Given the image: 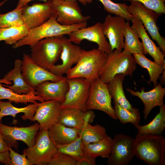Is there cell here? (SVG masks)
<instances>
[{
  "label": "cell",
  "mask_w": 165,
  "mask_h": 165,
  "mask_svg": "<svg viewBox=\"0 0 165 165\" xmlns=\"http://www.w3.org/2000/svg\"><path fill=\"white\" fill-rule=\"evenodd\" d=\"M137 64L132 54L124 50L114 49L108 54L106 61L98 74L100 79L108 83L116 74H122L132 76L137 68Z\"/></svg>",
  "instance_id": "4"
},
{
  "label": "cell",
  "mask_w": 165,
  "mask_h": 165,
  "mask_svg": "<svg viewBox=\"0 0 165 165\" xmlns=\"http://www.w3.org/2000/svg\"><path fill=\"white\" fill-rule=\"evenodd\" d=\"M69 39L72 42L80 44L84 40L96 43L98 49L108 53L112 51L111 46L103 32L102 23L98 22L94 25L79 29L68 35Z\"/></svg>",
  "instance_id": "14"
},
{
  "label": "cell",
  "mask_w": 165,
  "mask_h": 165,
  "mask_svg": "<svg viewBox=\"0 0 165 165\" xmlns=\"http://www.w3.org/2000/svg\"><path fill=\"white\" fill-rule=\"evenodd\" d=\"M9 151V146L5 141L2 134L0 132V152H5Z\"/></svg>",
  "instance_id": "44"
},
{
  "label": "cell",
  "mask_w": 165,
  "mask_h": 165,
  "mask_svg": "<svg viewBox=\"0 0 165 165\" xmlns=\"http://www.w3.org/2000/svg\"><path fill=\"white\" fill-rule=\"evenodd\" d=\"M134 150L135 156L149 165H165V138L162 134L138 133Z\"/></svg>",
  "instance_id": "1"
},
{
  "label": "cell",
  "mask_w": 165,
  "mask_h": 165,
  "mask_svg": "<svg viewBox=\"0 0 165 165\" xmlns=\"http://www.w3.org/2000/svg\"><path fill=\"white\" fill-rule=\"evenodd\" d=\"M102 4L104 9L107 12L123 17L127 21H131L134 16L129 12L128 6L125 3H115L111 0H98ZM87 3L93 0H86Z\"/></svg>",
  "instance_id": "34"
},
{
  "label": "cell",
  "mask_w": 165,
  "mask_h": 165,
  "mask_svg": "<svg viewBox=\"0 0 165 165\" xmlns=\"http://www.w3.org/2000/svg\"><path fill=\"white\" fill-rule=\"evenodd\" d=\"M29 29L25 24L19 27L0 28V41L13 45L26 36Z\"/></svg>",
  "instance_id": "33"
},
{
  "label": "cell",
  "mask_w": 165,
  "mask_h": 165,
  "mask_svg": "<svg viewBox=\"0 0 165 165\" xmlns=\"http://www.w3.org/2000/svg\"><path fill=\"white\" fill-rule=\"evenodd\" d=\"M0 162L5 165H12L9 157V151L0 152Z\"/></svg>",
  "instance_id": "42"
},
{
  "label": "cell",
  "mask_w": 165,
  "mask_h": 165,
  "mask_svg": "<svg viewBox=\"0 0 165 165\" xmlns=\"http://www.w3.org/2000/svg\"><path fill=\"white\" fill-rule=\"evenodd\" d=\"M79 132L83 145L97 142L103 138L107 134L104 127L98 124L92 125L90 123L85 124Z\"/></svg>",
  "instance_id": "32"
},
{
  "label": "cell",
  "mask_w": 165,
  "mask_h": 165,
  "mask_svg": "<svg viewBox=\"0 0 165 165\" xmlns=\"http://www.w3.org/2000/svg\"><path fill=\"white\" fill-rule=\"evenodd\" d=\"M22 61L21 69L24 79L28 86L35 89L43 82L58 81L66 78L56 75L38 65L28 54L24 53Z\"/></svg>",
  "instance_id": "10"
},
{
  "label": "cell",
  "mask_w": 165,
  "mask_h": 165,
  "mask_svg": "<svg viewBox=\"0 0 165 165\" xmlns=\"http://www.w3.org/2000/svg\"><path fill=\"white\" fill-rule=\"evenodd\" d=\"M96 159L85 154L81 159L77 161L76 165H95Z\"/></svg>",
  "instance_id": "41"
},
{
  "label": "cell",
  "mask_w": 165,
  "mask_h": 165,
  "mask_svg": "<svg viewBox=\"0 0 165 165\" xmlns=\"http://www.w3.org/2000/svg\"><path fill=\"white\" fill-rule=\"evenodd\" d=\"M161 77L160 79V82L161 83V84L165 85V69H164V71L162 74Z\"/></svg>",
  "instance_id": "46"
},
{
  "label": "cell",
  "mask_w": 165,
  "mask_h": 165,
  "mask_svg": "<svg viewBox=\"0 0 165 165\" xmlns=\"http://www.w3.org/2000/svg\"><path fill=\"white\" fill-rule=\"evenodd\" d=\"M68 89L64 101L61 103V109L68 108L87 110L86 104L88 97L91 82L80 77L67 79Z\"/></svg>",
  "instance_id": "9"
},
{
  "label": "cell",
  "mask_w": 165,
  "mask_h": 165,
  "mask_svg": "<svg viewBox=\"0 0 165 165\" xmlns=\"http://www.w3.org/2000/svg\"><path fill=\"white\" fill-rule=\"evenodd\" d=\"M124 37L125 39L123 50L132 54H144L142 43L139 41L137 34L131 28L128 21L126 23Z\"/></svg>",
  "instance_id": "31"
},
{
  "label": "cell",
  "mask_w": 165,
  "mask_h": 165,
  "mask_svg": "<svg viewBox=\"0 0 165 165\" xmlns=\"http://www.w3.org/2000/svg\"><path fill=\"white\" fill-rule=\"evenodd\" d=\"M12 102L10 101L4 102L0 100V122H2V118L5 116H11L14 118L16 114L20 113H24L21 116L23 120H29L31 121L39 104L33 103L25 107L19 108L13 106Z\"/></svg>",
  "instance_id": "25"
},
{
  "label": "cell",
  "mask_w": 165,
  "mask_h": 165,
  "mask_svg": "<svg viewBox=\"0 0 165 165\" xmlns=\"http://www.w3.org/2000/svg\"><path fill=\"white\" fill-rule=\"evenodd\" d=\"M127 90L131 95L138 97L143 102L144 118L145 120L154 108L157 106L160 107L164 104L163 99L165 95V88L162 87L160 83L152 90L148 92L145 91L144 87L141 89L140 92L135 91L129 88Z\"/></svg>",
  "instance_id": "21"
},
{
  "label": "cell",
  "mask_w": 165,
  "mask_h": 165,
  "mask_svg": "<svg viewBox=\"0 0 165 165\" xmlns=\"http://www.w3.org/2000/svg\"><path fill=\"white\" fill-rule=\"evenodd\" d=\"M7 0H4L2 2H0V7L7 1Z\"/></svg>",
  "instance_id": "48"
},
{
  "label": "cell",
  "mask_w": 165,
  "mask_h": 165,
  "mask_svg": "<svg viewBox=\"0 0 165 165\" xmlns=\"http://www.w3.org/2000/svg\"><path fill=\"white\" fill-rule=\"evenodd\" d=\"M40 128L38 123L26 127H11L3 124L0 122V132L8 146L17 148V140L24 142L28 146H32L35 142L37 133Z\"/></svg>",
  "instance_id": "13"
},
{
  "label": "cell",
  "mask_w": 165,
  "mask_h": 165,
  "mask_svg": "<svg viewBox=\"0 0 165 165\" xmlns=\"http://www.w3.org/2000/svg\"><path fill=\"white\" fill-rule=\"evenodd\" d=\"M61 39L62 50L60 58L62 63L54 65L49 71L56 75L63 76L72 68L73 65L77 63L82 49L79 46L73 44L64 35Z\"/></svg>",
  "instance_id": "18"
},
{
  "label": "cell",
  "mask_w": 165,
  "mask_h": 165,
  "mask_svg": "<svg viewBox=\"0 0 165 165\" xmlns=\"http://www.w3.org/2000/svg\"><path fill=\"white\" fill-rule=\"evenodd\" d=\"M110 155L108 158V165H127L135 156L134 138L123 134L114 137Z\"/></svg>",
  "instance_id": "11"
},
{
  "label": "cell",
  "mask_w": 165,
  "mask_h": 165,
  "mask_svg": "<svg viewBox=\"0 0 165 165\" xmlns=\"http://www.w3.org/2000/svg\"><path fill=\"white\" fill-rule=\"evenodd\" d=\"M48 132L50 140L55 145L67 144L80 137L79 130L58 122L53 125L48 130Z\"/></svg>",
  "instance_id": "23"
},
{
  "label": "cell",
  "mask_w": 165,
  "mask_h": 165,
  "mask_svg": "<svg viewBox=\"0 0 165 165\" xmlns=\"http://www.w3.org/2000/svg\"><path fill=\"white\" fill-rule=\"evenodd\" d=\"M57 152L69 155L77 161L81 159L85 155L80 137L75 141L64 145H55Z\"/></svg>",
  "instance_id": "35"
},
{
  "label": "cell",
  "mask_w": 165,
  "mask_h": 165,
  "mask_svg": "<svg viewBox=\"0 0 165 165\" xmlns=\"http://www.w3.org/2000/svg\"><path fill=\"white\" fill-rule=\"evenodd\" d=\"M78 1L81 2L82 5L86 6L87 4L86 0H77Z\"/></svg>",
  "instance_id": "47"
},
{
  "label": "cell",
  "mask_w": 165,
  "mask_h": 165,
  "mask_svg": "<svg viewBox=\"0 0 165 165\" xmlns=\"http://www.w3.org/2000/svg\"><path fill=\"white\" fill-rule=\"evenodd\" d=\"M52 0L43 3L28 4L22 7V14L24 24L29 29L38 27L46 21L54 13Z\"/></svg>",
  "instance_id": "15"
},
{
  "label": "cell",
  "mask_w": 165,
  "mask_h": 165,
  "mask_svg": "<svg viewBox=\"0 0 165 165\" xmlns=\"http://www.w3.org/2000/svg\"><path fill=\"white\" fill-rule=\"evenodd\" d=\"M66 77L56 82L46 81L38 85L35 88L36 94L44 101L55 100L63 103L68 89Z\"/></svg>",
  "instance_id": "20"
},
{
  "label": "cell",
  "mask_w": 165,
  "mask_h": 165,
  "mask_svg": "<svg viewBox=\"0 0 165 165\" xmlns=\"http://www.w3.org/2000/svg\"><path fill=\"white\" fill-rule=\"evenodd\" d=\"M33 0H18V2L16 8H22L24 5L28 4L30 2ZM43 1L44 2H46L48 0H40Z\"/></svg>",
  "instance_id": "45"
},
{
  "label": "cell",
  "mask_w": 165,
  "mask_h": 165,
  "mask_svg": "<svg viewBox=\"0 0 165 165\" xmlns=\"http://www.w3.org/2000/svg\"><path fill=\"white\" fill-rule=\"evenodd\" d=\"M22 61L17 59L14 62V68L10 70L3 78L0 79V83H4L15 93L18 94H28L35 89L28 86L25 82L22 75L21 67Z\"/></svg>",
  "instance_id": "22"
},
{
  "label": "cell",
  "mask_w": 165,
  "mask_h": 165,
  "mask_svg": "<svg viewBox=\"0 0 165 165\" xmlns=\"http://www.w3.org/2000/svg\"><path fill=\"white\" fill-rule=\"evenodd\" d=\"M131 21V28L142 40L144 55L148 54L154 61L161 66L165 67V55L159 47L157 46L150 38L141 22L137 17L134 16Z\"/></svg>",
  "instance_id": "19"
},
{
  "label": "cell",
  "mask_w": 165,
  "mask_h": 165,
  "mask_svg": "<svg viewBox=\"0 0 165 165\" xmlns=\"http://www.w3.org/2000/svg\"><path fill=\"white\" fill-rule=\"evenodd\" d=\"M125 76L122 74H117L106 84L107 85L114 104L117 103L126 109L134 111L137 108L132 106L126 98L124 93L123 83Z\"/></svg>",
  "instance_id": "24"
},
{
  "label": "cell",
  "mask_w": 165,
  "mask_h": 165,
  "mask_svg": "<svg viewBox=\"0 0 165 165\" xmlns=\"http://www.w3.org/2000/svg\"><path fill=\"white\" fill-rule=\"evenodd\" d=\"M159 113L148 124L136 127L140 134H162L165 129V105L160 107Z\"/></svg>",
  "instance_id": "30"
},
{
  "label": "cell",
  "mask_w": 165,
  "mask_h": 165,
  "mask_svg": "<svg viewBox=\"0 0 165 165\" xmlns=\"http://www.w3.org/2000/svg\"><path fill=\"white\" fill-rule=\"evenodd\" d=\"M77 1L52 0L53 6L57 16V20L59 23L70 26L87 22L90 18V16L82 14Z\"/></svg>",
  "instance_id": "12"
},
{
  "label": "cell",
  "mask_w": 165,
  "mask_h": 165,
  "mask_svg": "<svg viewBox=\"0 0 165 165\" xmlns=\"http://www.w3.org/2000/svg\"><path fill=\"white\" fill-rule=\"evenodd\" d=\"M23 152L32 165H47L57 150L49 137L48 130H39L36 134L34 144L24 149Z\"/></svg>",
  "instance_id": "7"
},
{
  "label": "cell",
  "mask_w": 165,
  "mask_h": 165,
  "mask_svg": "<svg viewBox=\"0 0 165 165\" xmlns=\"http://www.w3.org/2000/svg\"><path fill=\"white\" fill-rule=\"evenodd\" d=\"M126 21L120 16H107L103 24L104 34L109 41L112 51H121L124 47V35Z\"/></svg>",
  "instance_id": "16"
},
{
  "label": "cell",
  "mask_w": 165,
  "mask_h": 165,
  "mask_svg": "<svg viewBox=\"0 0 165 165\" xmlns=\"http://www.w3.org/2000/svg\"><path fill=\"white\" fill-rule=\"evenodd\" d=\"M85 112L75 108L61 109L58 123L80 130L86 124L84 120Z\"/></svg>",
  "instance_id": "26"
},
{
  "label": "cell",
  "mask_w": 165,
  "mask_h": 165,
  "mask_svg": "<svg viewBox=\"0 0 165 165\" xmlns=\"http://www.w3.org/2000/svg\"><path fill=\"white\" fill-rule=\"evenodd\" d=\"M57 14L55 13L43 24L30 29L26 36L13 45V48L16 49L24 45L31 46L43 38L68 35L75 30L86 27L87 25L86 22L70 26L63 25L57 21Z\"/></svg>",
  "instance_id": "2"
},
{
  "label": "cell",
  "mask_w": 165,
  "mask_h": 165,
  "mask_svg": "<svg viewBox=\"0 0 165 165\" xmlns=\"http://www.w3.org/2000/svg\"><path fill=\"white\" fill-rule=\"evenodd\" d=\"M24 25L22 8L16 7L6 13H0V28L19 27Z\"/></svg>",
  "instance_id": "36"
},
{
  "label": "cell",
  "mask_w": 165,
  "mask_h": 165,
  "mask_svg": "<svg viewBox=\"0 0 165 165\" xmlns=\"http://www.w3.org/2000/svg\"><path fill=\"white\" fill-rule=\"evenodd\" d=\"M132 55L136 64L148 71L150 77L149 80L148 82V84L152 82L154 87H155L158 84V79L163 73L165 67L163 68L154 61H152L148 59L143 54L134 53Z\"/></svg>",
  "instance_id": "28"
},
{
  "label": "cell",
  "mask_w": 165,
  "mask_h": 165,
  "mask_svg": "<svg viewBox=\"0 0 165 165\" xmlns=\"http://www.w3.org/2000/svg\"><path fill=\"white\" fill-rule=\"evenodd\" d=\"M77 162L69 155L57 152L51 158L48 165H76Z\"/></svg>",
  "instance_id": "39"
},
{
  "label": "cell",
  "mask_w": 165,
  "mask_h": 165,
  "mask_svg": "<svg viewBox=\"0 0 165 165\" xmlns=\"http://www.w3.org/2000/svg\"><path fill=\"white\" fill-rule=\"evenodd\" d=\"M62 36L43 38L30 46L31 53L30 56L34 61L49 71L60 58L62 50Z\"/></svg>",
  "instance_id": "5"
},
{
  "label": "cell",
  "mask_w": 165,
  "mask_h": 165,
  "mask_svg": "<svg viewBox=\"0 0 165 165\" xmlns=\"http://www.w3.org/2000/svg\"><path fill=\"white\" fill-rule=\"evenodd\" d=\"M124 1L137 2L146 7L161 14L165 13V0H123Z\"/></svg>",
  "instance_id": "38"
},
{
  "label": "cell",
  "mask_w": 165,
  "mask_h": 165,
  "mask_svg": "<svg viewBox=\"0 0 165 165\" xmlns=\"http://www.w3.org/2000/svg\"><path fill=\"white\" fill-rule=\"evenodd\" d=\"M113 139L107 134L97 142L83 144L85 154L96 158L98 156L108 158L111 154L113 145Z\"/></svg>",
  "instance_id": "27"
},
{
  "label": "cell",
  "mask_w": 165,
  "mask_h": 165,
  "mask_svg": "<svg viewBox=\"0 0 165 165\" xmlns=\"http://www.w3.org/2000/svg\"><path fill=\"white\" fill-rule=\"evenodd\" d=\"M8 146L9 157L12 165H32L24 152H23L22 155L20 154L13 150L9 146Z\"/></svg>",
  "instance_id": "40"
},
{
  "label": "cell",
  "mask_w": 165,
  "mask_h": 165,
  "mask_svg": "<svg viewBox=\"0 0 165 165\" xmlns=\"http://www.w3.org/2000/svg\"><path fill=\"white\" fill-rule=\"evenodd\" d=\"M108 54L98 49L89 51L82 49L76 65L66 73V79L80 77L91 82L99 77V72L106 61Z\"/></svg>",
  "instance_id": "3"
},
{
  "label": "cell",
  "mask_w": 165,
  "mask_h": 165,
  "mask_svg": "<svg viewBox=\"0 0 165 165\" xmlns=\"http://www.w3.org/2000/svg\"><path fill=\"white\" fill-rule=\"evenodd\" d=\"M127 9L141 22L151 37L157 42L160 50L165 55V38L160 34L156 24L158 19L162 14L148 9L137 2H131Z\"/></svg>",
  "instance_id": "6"
},
{
  "label": "cell",
  "mask_w": 165,
  "mask_h": 165,
  "mask_svg": "<svg viewBox=\"0 0 165 165\" xmlns=\"http://www.w3.org/2000/svg\"><path fill=\"white\" fill-rule=\"evenodd\" d=\"M61 103L55 100L44 101L39 103L31 121H36L38 123L39 130H48L58 122L61 110Z\"/></svg>",
  "instance_id": "17"
},
{
  "label": "cell",
  "mask_w": 165,
  "mask_h": 165,
  "mask_svg": "<svg viewBox=\"0 0 165 165\" xmlns=\"http://www.w3.org/2000/svg\"><path fill=\"white\" fill-rule=\"evenodd\" d=\"M112 98L107 84L98 77L91 82L88 97L86 104V110L102 111L115 120L118 118L111 104Z\"/></svg>",
  "instance_id": "8"
},
{
  "label": "cell",
  "mask_w": 165,
  "mask_h": 165,
  "mask_svg": "<svg viewBox=\"0 0 165 165\" xmlns=\"http://www.w3.org/2000/svg\"><path fill=\"white\" fill-rule=\"evenodd\" d=\"M114 110L118 119L123 124L132 123L135 128L139 125L141 116L138 109L134 111L126 109L117 103H115Z\"/></svg>",
  "instance_id": "37"
},
{
  "label": "cell",
  "mask_w": 165,
  "mask_h": 165,
  "mask_svg": "<svg viewBox=\"0 0 165 165\" xmlns=\"http://www.w3.org/2000/svg\"><path fill=\"white\" fill-rule=\"evenodd\" d=\"M3 99H8L16 104L21 103L26 105L28 102L37 103L36 101L41 102L44 101L42 98L36 94L35 90L28 94H18L9 88L4 87L0 83V100Z\"/></svg>",
  "instance_id": "29"
},
{
  "label": "cell",
  "mask_w": 165,
  "mask_h": 165,
  "mask_svg": "<svg viewBox=\"0 0 165 165\" xmlns=\"http://www.w3.org/2000/svg\"><path fill=\"white\" fill-rule=\"evenodd\" d=\"M95 114L92 110H87L85 112L84 120L86 124L93 123Z\"/></svg>",
  "instance_id": "43"
}]
</instances>
